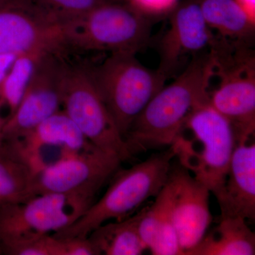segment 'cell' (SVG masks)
Here are the masks:
<instances>
[{
  "label": "cell",
  "mask_w": 255,
  "mask_h": 255,
  "mask_svg": "<svg viewBox=\"0 0 255 255\" xmlns=\"http://www.w3.org/2000/svg\"><path fill=\"white\" fill-rule=\"evenodd\" d=\"M214 74L210 53L196 56L173 82L162 87L126 135L132 155L172 145L193 111L209 100L210 82Z\"/></svg>",
  "instance_id": "1"
},
{
  "label": "cell",
  "mask_w": 255,
  "mask_h": 255,
  "mask_svg": "<svg viewBox=\"0 0 255 255\" xmlns=\"http://www.w3.org/2000/svg\"><path fill=\"white\" fill-rule=\"evenodd\" d=\"M237 142L232 125L209 99L193 111L170 146L178 162L219 201Z\"/></svg>",
  "instance_id": "2"
},
{
  "label": "cell",
  "mask_w": 255,
  "mask_h": 255,
  "mask_svg": "<svg viewBox=\"0 0 255 255\" xmlns=\"http://www.w3.org/2000/svg\"><path fill=\"white\" fill-rule=\"evenodd\" d=\"M175 157L172 146L153 154L128 169L117 170L104 196L73 224L52 235L55 238H86L110 220L122 221L136 212L151 197H156L167 183Z\"/></svg>",
  "instance_id": "3"
},
{
  "label": "cell",
  "mask_w": 255,
  "mask_h": 255,
  "mask_svg": "<svg viewBox=\"0 0 255 255\" xmlns=\"http://www.w3.org/2000/svg\"><path fill=\"white\" fill-rule=\"evenodd\" d=\"M87 70L124 139L137 116L168 78L158 69L142 65L135 53L127 52L111 53L103 63Z\"/></svg>",
  "instance_id": "4"
},
{
  "label": "cell",
  "mask_w": 255,
  "mask_h": 255,
  "mask_svg": "<svg viewBox=\"0 0 255 255\" xmlns=\"http://www.w3.org/2000/svg\"><path fill=\"white\" fill-rule=\"evenodd\" d=\"M219 86L209 92L211 106L231 123L237 141L255 132V58L248 43L219 36L210 47Z\"/></svg>",
  "instance_id": "5"
},
{
  "label": "cell",
  "mask_w": 255,
  "mask_h": 255,
  "mask_svg": "<svg viewBox=\"0 0 255 255\" xmlns=\"http://www.w3.org/2000/svg\"><path fill=\"white\" fill-rule=\"evenodd\" d=\"M68 53L127 52L136 54L150 36V18L127 4L107 1L86 14L60 23Z\"/></svg>",
  "instance_id": "6"
},
{
  "label": "cell",
  "mask_w": 255,
  "mask_h": 255,
  "mask_svg": "<svg viewBox=\"0 0 255 255\" xmlns=\"http://www.w3.org/2000/svg\"><path fill=\"white\" fill-rule=\"evenodd\" d=\"M64 112L92 145L118 157H132L125 139L92 82L87 66L66 63L62 87Z\"/></svg>",
  "instance_id": "7"
},
{
  "label": "cell",
  "mask_w": 255,
  "mask_h": 255,
  "mask_svg": "<svg viewBox=\"0 0 255 255\" xmlns=\"http://www.w3.org/2000/svg\"><path fill=\"white\" fill-rule=\"evenodd\" d=\"M93 201L68 194H44L0 206V248L33 241L73 224Z\"/></svg>",
  "instance_id": "8"
},
{
  "label": "cell",
  "mask_w": 255,
  "mask_h": 255,
  "mask_svg": "<svg viewBox=\"0 0 255 255\" xmlns=\"http://www.w3.org/2000/svg\"><path fill=\"white\" fill-rule=\"evenodd\" d=\"M65 56L60 22L31 0H0V54Z\"/></svg>",
  "instance_id": "9"
},
{
  "label": "cell",
  "mask_w": 255,
  "mask_h": 255,
  "mask_svg": "<svg viewBox=\"0 0 255 255\" xmlns=\"http://www.w3.org/2000/svg\"><path fill=\"white\" fill-rule=\"evenodd\" d=\"M66 61L65 57L47 53L37 60L22 98L6 118L4 142L20 140L60 110Z\"/></svg>",
  "instance_id": "10"
},
{
  "label": "cell",
  "mask_w": 255,
  "mask_h": 255,
  "mask_svg": "<svg viewBox=\"0 0 255 255\" xmlns=\"http://www.w3.org/2000/svg\"><path fill=\"white\" fill-rule=\"evenodd\" d=\"M122 162L100 149L75 154L36 171L33 194H68L93 201Z\"/></svg>",
  "instance_id": "11"
},
{
  "label": "cell",
  "mask_w": 255,
  "mask_h": 255,
  "mask_svg": "<svg viewBox=\"0 0 255 255\" xmlns=\"http://www.w3.org/2000/svg\"><path fill=\"white\" fill-rule=\"evenodd\" d=\"M168 182L172 190V221L184 255L201 241L212 223L211 192L178 161L171 164Z\"/></svg>",
  "instance_id": "12"
},
{
  "label": "cell",
  "mask_w": 255,
  "mask_h": 255,
  "mask_svg": "<svg viewBox=\"0 0 255 255\" xmlns=\"http://www.w3.org/2000/svg\"><path fill=\"white\" fill-rule=\"evenodd\" d=\"M170 14L168 30L159 45L158 70L167 77L184 57L210 48L216 37L206 23L198 0L178 4Z\"/></svg>",
  "instance_id": "13"
},
{
  "label": "cell",
  "mask_w": 255,
  "mask_h": 255,
  "mask_svg": "<svg viewBox=\"0 0 255 255\" xmlns=\"http://www.w3.org/2000/svg\"><path fill=\"white\" fill-rule=\"evenodd\" d=\"M221 216L255 219V144L240 140L233 151L221 200Z\"/></svg>",
  "instance_id": "14"
},
{
  "label": "cell",
  "mask_w": 255,
  "mask_h": 255,
  "mask_svg": "<svg viewBox=\"0 0 255 255\" xmlns=\"http://www.w3.org/2000/svg\"><path fill=\"white\" fill-rule=\"evenodd\" d=\"M9 142L23 156L41 148H53L75 155L97 148L63 110H59L33 129L26 136Z\"/></svg>",
  "instance_id": "15"
},
{
  "label": "cell",
  "mask_w": 255,
  "mask_h": 255,
  "mask_svg": "<svg viewBox=\"0 0 255 255\" xmlns=\"http://www.w3.org/2000/svg\"><path fill=\"white\" fill-rule=\"evenodd\" d=\"M150 206L137 211V230L142 241L154 255H182L172 216V190L167 183Z\"/></svg>",
  "instance_id": "16"
},
{
  "label": "cell",
  "mask_w": 255,
  "mask_h": 255,
  "mask_svg": "<svg viewBox=\"0 0 255 255\" xmlns=\"http://www.w3.org/2000/svg\"><path fill=\"white\" fill-rule=\"evenodd\" d=\"M255 234L246 219L220 216L217 226L184 255H254Z\"/></svg>",
  "instance_id": "17"
},
{
  "label": "cell",
  "mask_w": 255,
  "mask_h": 255,
  "mask_svg": "<svg viewBox=\"0 0 255 255\" xmlns=\"http://www.w3.org/2000/svg\"><path fill=\"white\" fill-rule=\"evenodd\" d=\"M34 174L28 161L4 142L0 149V206L19 204L34 197Z\"/></svg>",
  "instance_id": "18"
},
{
  "label": "cell",
  "mask_w": 255,
  "mask_h": 255,
  "mask_svg": "<svg viewBox=\"0 0 255 255\" xmlns=\"http://www.w3.org/2000/svg\"><path fill=\"white\" fill-rule=\"evenodd\" d=\"M208 26L218 36L248 43L255 31L253 22L235 0H198Z\"/></svg>",
  "instance_id": "19"
},
{
  "label": "cell",
  "mask_w": 255,
  "mask_h": 255,
  "mask_svg": "<svg viewBox=\"0 0 255 255\" xmlns=\"http://www.w3.org/2000/svg\"><path fill=\"white\" fill-rule=\"evenodd\" d=\"M137 213L127 219L104 223L88 238L100 255H140L147 251L137 230Z\"/></svg>",
  "instance_id": "20"
},
{
  "label": "cell",
  "mask_w": 255,
  "mask_h": 255,
  "mask_svg": "<svg viewBox=\"0 0 255 255\" xmlns=\"http://www.w3.org/2000/svg\"><path fill=\"white\" fill-rule=\"evenodd\" d=\"M44 54V53H43ZM43 54L18 55L0 85V102L7 105L9 116L16 110L22 98L38 58Z\"/></svg>",
  "instance_id": "21"
},
{
  "label": "cell",
  "mask_w": 255,
  "mask_h": 255,
  "mask_svg": "<svg viewBox=\"0 0 255 255\" xmlns=\"http://www.w3.org/2000/svg\"><path fill=\"white\" fill-rule=\"evenodd\" d=\"M0 254L9 255H68L66 239L47 235L38 239L0 248Z\"/></svg>",
  "instance_id": "22"
},
{
  "label": "cell",
  "mask_w": 255,
  "mask_h": 255,
  "mask_svg": "<svg viewBox=\"0 0 255 255\" xmlns=\"http://www.w3.org/2000/svg\"><path fill=\"white\" fill-rule=\"evenodd\" d=\"M60 23L86 14L100 5L113 0H31Z\"/></svg>",
  "instance_id": "23"
},
{
  "label": "cell",
  "mask_w": 255,
  "mask_h": 255,
  "mask_svg": "<svg viewBox=\"0 0 255 255\" xmlns=\"http://www.w3.org/2000/svg\"><path fill=\"white\" fill-rule=\"evenodd\" d=\"M137 12L150 18L170 13L178 5V0H126Z\"/></svg>",
  "instance_id": "24"
},
{
  "label": "cell",
  "mask_w": 255,
  "mask_h": 255,
  "mask_svg": "<svg viewBox=\"0 0 255 255\" xmlns=\"http://www.w3.org/2000/svg\"><path fill=\"white\" fill-rule=\"evenodd\" d=\"M17 55L12 54H0V85L9 73Z\"/></svg>",
  "instance_id": "25"
},
{
  "label": "cell",
  "mask_w": 255,
  "mask_h": 255,
  "mask_svg": "<svg viewBox=\"0 0 255 255\" xmlns=\"http://www.w3.org/2000/svg\"><path fill=\"white\" fill-rule=\"evenodd\" d=\"M248 18L255 23V0H235Z\"/></svg>",
  "instance_id": "26"
},
{
  "label": "cell",
  "mask_w": 255,
  "mask_h": 255,
  "mask_svg": "<svg viewBox=\"0 0 255 255\" xmlns=\"http://www.w3.org/2000/svg\"><path fill=\"white\" fill-rule=\"evenodd\" d=\"M1 102H0V109L1 107ZM6 119L3 118L0 113V149L2 147L4 144V136H3V129H4V124L6 123Z\"/></svg>",
  "instance_id": "27"
},
{
  "label": "cell",
  "mask_w": 255,
  "mask_h": 255,
  "mask_svg": "<svg viewBox=\"0 0 255 255\" xmlns=\"http://www.w3.org/2000/svg\"><path fill=\"white\" fill-rule=\"evenodd\" d=\"M113 1H114V0H113Z\"/></svg>",
  "instance_id": "28"
}]
</instances>
